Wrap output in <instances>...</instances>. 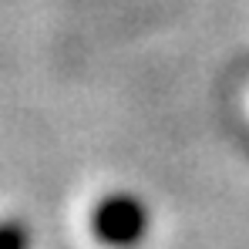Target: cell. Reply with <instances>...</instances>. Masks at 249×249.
Here are the masks:
<instances>
[{"label": "cell", "instance_id": "7a4b0ae2", "mask_svg": "<svg viewBox=\"0 0 249 249\" xmlns=\"http://www.w3.org/2000/svg\"><path fill=\"white\" fill-rule=\"evenodd\" d=\"M0 249H31V226L17 215L0 219Z\"/></svg>", "mask_w": 249, "mask_h": 249}, {"label": "cell", "instance_id": "6da1fadb", "mask_svg": "<svg viewBox=\"0 0 249 249\" xmlns=\"http://www.w3.org/2000/svg\"><path fill=\"white\" fill-rule=\"evenodd\" d=\"M88 226L105 249H138L152 229V212L135 192H108L94 202Z\"/></svg>", "mask_w": 249, "mask_h": 249}]
</instances>
